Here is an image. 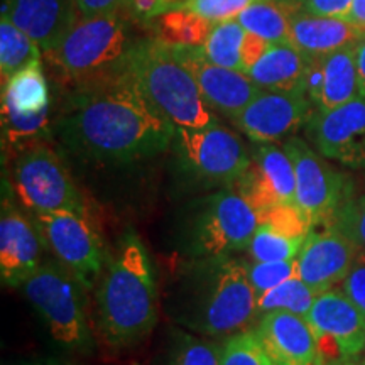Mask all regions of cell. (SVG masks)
<instances>
[{
  "label": "cell",
  "mask_w": 365,
  "mask_h": 365,
  "mask_svg": "<svg viewBox=\"0 0 365 365\" xmlns=\"http://www.w3.org/2000/svg\"><path fill=\"white\" fill-rule=\"evenodd\" d=\"M176 125L145 100L125 71L73 86L54 134L75 158L98 166H129L171 149Z\"/></svg>",
  "instance_id": "1"
},
{
  "label": "cell",
  "mask_w": 365,
  "mask_h": 365,
  "mask_svg": "<svg viewBox=\"0 0 365 365\" xmlns=\"http://www.w3.org/2000/svg\"><path fill=\"white\" fill-rule=\"evenodd\" d=\"M178 325L207 339H228L257 318V296L245 261L232 255L191 257L178 271L170 294Z\"/></svg>",
  "instance_id": "2"
},
{
  "label": "cell",
  "mask_w": 365,
  "mask_h": 365,
  "mask_svg": "<svg viewBox=\"0 0 365 365\" xmlns=\"http://www.w3.org/2000/svg\"><path fill=\"white\" fill-rule=\"evenodd\" d=\"M158 277L144 242L125 232L95 286L93 325L112 349L144 341L158 325Z\"/></svg>",
  "instance_id": "3"
},
{
  "label": "cell",
  "mask_w": 365,
  "mask_h": 365,
  "mask_svg": "<svg viewBox=\"0 0 365 365\" xmlns=\"http://www.w3.org/2000/svg\"><path fill=\"white\" fill-rule=\"evenodd\" d=\"M125 75L176 127L205 129L220 124L193 75L178 61L170 46L143 38L127 61Z\"/></svg>",
  "instance_id": "4"
},
{
  "label": "cell",
  "mask_w": 365,
  "mask_h": 365,
  "mask_svg": "<svg viewBox=\"0 0 365 365\" xmlns=\"http://www.w3.org/2000/svg\"><path fill=\"white\" fill-rule=\"evenodd\" d=\"M140 39L134 21L122 12L80 16L61 43L44 56L73 86H78L122 75Z\"/></svg>",
  "instance_id": "5"
},
{
  "label": "cell",
  "mask_w": 365,
  "mask_h": 365,
  "mask_svg": "<svg viewBox=\"0 0 365 365\" xmlns=\"http://www.w3.org/2000/svg\"><path fill=\"white\" fill-rule=\"evenodd\" d=\"M171 150L182 181L203 190L234 188L252 159L240 137L220 124L176 127Z\"/></svg>",
  "instance_id": "6"
},
{
  "label": "cell",
  "mask_w": 365,
  "mask_h": 365,
  "mask_svg": "<svg viewBox=\"0 0 365 365\" xmlns=\"http://www.w3.org/2000/svg\"><path fill=\"white\" fill-rule=\"evenodd\" d=\"M261 220L235 188L196 200L186 220V245L193 257H217L247 250Z\"/></svg>",
  "instance_id": "7"
},
{
  "label": "cell",
  "mask_w": 365,
  "mask_h": 365,
  "mask_svg": "<svg viewBox=\"0 0 365 365\" xmlns=\"http://www.w3.org/2000/svg\"><path fill=\"white\" fill-rule=\"evenodd\" d=\"M26 298L49 328L53 339L76 350H90L85 287L58 261L43 262L21 286Z\"/></svg>",
  "instance_id": "8"
},
{
  "label": "cell",
  "mask_w": 365,
  "mask_h": 365,
  "mask_svg": "<svg viewBox=\"0 0 365 365\" xmlns=\"http://www.w3.org/2000/svg\"><path fill=\"white\" fill-rule=\"evenodd\" d=\"M17 200L36 213H88L83 195L56 150L39 143L17 153L12 170Z\"/></svg>",
  "instance_id": "9"
},
{
  "label": "cell",
  "mask_w": 365,
  "mask_h": 365,
  "mask_svg": "<svg viewBox=\"0 0 365 365\" xmlns=\"http://www.w3.org/2000/svg\"><path fill=\"white\" fill-rule=\"evenodd\" d=\"M33 220L43 237L44 247L80 281L85 291L93 289L110 254L88 213H36Z\"/></svg>",
  "instance_id": "10"
},
{
  "label": "cell",
  "mask_w": 365,
  "mask_h": 365,
  "mask_svg": "<svg viewBox=\"0 0 365 365\" xmlns=\"http://www.w3.org/2000/svg\"><path fill=\"white\" fill-rule=\"evenodd\" d=\"M282 148L294 166V203L308 217L313 228L331 225L345 198L350 176L335 170L301 137H289Z\"/></svg>",
  "instance_id": "11"
},
{
  "label": "cell",
  "mask_w": 365,
  "mask_h": 365,
  "mask_svg": "<svg viewBox=\"0 0 365 365\" xmlns=\"http://www.w3.org/2000/svg\"><path fill=\"white\" fill-rule=\"evenodd\" d=\"M307 322L325 365L350 362L365 350V314L341 289L318 294Z\"/></svg>",
  "instance_id": "12"
},
{
  "label": "cell",
  "mask_w": 365,
  "mask_h": 365,
  "mask_svg": "<svg viewBox=\"0 0 365 365\" xmlns=\"http://www.w3.org/2000/svg\"><path fill=\"white\" fill-rule=\"evenodd\" d=\"M307 135L323 158L350 170H365V98L314 110L307 122Z\"/></svg>",
  "instance_id": "13"
},
{
  "label": "cell",
  "mask_w": 365,
  "mask_h": 365,
  "mask_svg": "<svg viewBox=\"0 0 365 365\" xmlns=\"http://www.w3.org/2000/svg\"><path fill=\"white\" fill-rule=\"evenodd\" d=\"M0 208V277L9 287H21L43 261L44 242L33 218L14 202V190L2 181Z\"/></svg>",
  "instance_id": "14"
},
{
  "label": "cell",
  "mask_w": 365,
  "mask_h": 365,
  "mask_svg": "<svg viewBox=\"0 0 365 365\" xmlns=\"http://www.w3.org/2000/svg\"><path fill=\"white\" fill-rule=\"evenodd\" d=\"M313 112V103L304 91L261 90L232 122L250 140L266 144L293 137L307 125Z\"/></svg>",
  "instance_id": "15"
},
{
  "label": "cell",
  "mask_w": 365,
  "mask_h": 365,
  "mask_svg": "<svg viewBox=\"0 0 365 365\" xmlns=\"http://www.w3.org/2000/svg\"><path fill=\"white\" fill-rule=\"evenodd\" d=\"M234 188L250 203L259 218L279 205L296 202L294 166L284 148L257 144L247 171Z\"/></svg>",
  "instance_id": "16"
},
{
  "label": "cell",
  "mask_w": 365,
  "mask_h": 365,
  "mask_svg": "<svg viewBox=\"0 0 365 365\" xmlns=\"http://www.w3.org/2000/svg\"><path fill=\"white\" fill-rule=\"evenodd\" d=\"M171 51L178 61L193 75L212 110L230 120L261 93V88L245 73L210 63L205 56L203 46L171 48Z\"/></svg>",
  "instance_id": "17"
},
{
  "label": "cell",
  "mask_w": 365,
  "mask_h": 365,
  "mask_svg": "<svg viewBox=\"0 0 365 365\" xmlns=\"http://www.w3.org/2000/svg\"><path fill=\"white\" fill-rule=\"evenodd\" d=\"M360 249L333 225L309 232L298 254L296 276L319 294L341 284Z\"/></svg>",
  "instance_id": "18"
},
{
  "label": "cell",
  "mask_w": 365,
  "mask_h": 365,
  "mask_svg": "<svg viewBox=\"0 0 365 365\" xmlns=\"http://www.w3.org/2000/svg\"><path fill=\"white\" fill-rule=\"evenodd\" d=\"M2 17L38 43L44 54L61 43L80 12L75 0H4Z\"/></svg>",
  "instance_id": "19"
},
{
  "label": "cell",
  "mask_w": 365,
  "mask_h": 365,
  "mask_svg": "<svg viewBox=\"0 0 365 365\" xmlns=\"http://www.w3.org/2000/svg\"><path fill=\"white\" fill-rule=\"evenodd\" d=\"M255 331L276 365H325L307 318L287 312L259 317Z\"/></svg>",
  "instance_id": "20"
},
{
  "label": "cell",
  "mask_w": 365,
  "mask_h": 365,
  "mask_svg": "<svg viewBox=\"0 0 365 365\" xmlns=\"http://www.w3.org/2000/svg\"><path fill=\"white\" fill-rule=\"evenodd\" d=\"M365 33L349 19L296 12L289 22V44L304 56L317 58L357 44Z\"/></svg>",
  "instance_id": "21"
},
{
  "label": "cell",
  "mask_w": 365,
  "mask_h": 365,
  "mask_svg": "<svg viewBox=\"0 0 365 365\" xmlns=\"http://www.w3.org/2000/svg\"><path fill=\"white\" fill-rule=\"evenodd\" d=\"M309 58L293 44H272L254 68L245 73L259 88L271 91H304Z\"/></svg>",
  "instance_id": "22"
},
{
  "label": "cell",
  "mask_w": 365,
  "mask_h": 365,
  "mask_svg": "<svg viewBox=\"0 0 365 365\" xmlns=\"http://www.w3.org/2000/svg\"><path fill=\"white\" fill-rule=\"evenodd\" d=\"M360 97L355 44L323 58V88L314 110H331Z\"/></svg>",
  "instance_id": "23"
},
{
  "label": "cell",
  "mask_w": 365,
  "mask_h": 365,
  "mask_svg": "<svg viewBox=\"0 0 365 365\" xmlns=\"http://www.w3.org/2000/svg\"><path fill=\"white\" fill-rule=\"evenodd\" d=\"M2 107L24 115L51 108V95L41 59H36L2 83Z\"/></svg>",
  "instance_id": "24"
},
{
  "label": "cell",
  "mask_w": 365,
  "mask_h": 365,
  "mask_svg": "<svg viewBox=\"0 0 365 365\" xmlns=\"http://www.w3.org/2000/svg\"><path fill=\"white\" fill-rule=\"evenodd\" d=\"M215 22L205 19L198 14L176 9L150 21L145 29L150 31L153 39L170 48H200L207 43Z\"/></svg>",
  "instance_id": "25"
},
{
  "label": "cell",
  "mask_w": 365,
  "mask_h": 365,
  "mask_svg": "<svg viewBox=\"0 0 365 365\" xmlns=\"http://www.w3.org/2000/svg\"><path fill=\"white\" fill-rule=\"evenodd\" d=\"M299 12L289 0H261L242 11L235 21L250 34L272 44L289 43L291 16Z\"/></svg>",
  "instance_id": "26"
},
{
  "label": "cell",
  "mask_w": 365,
  "mask_h": 365,
  "mask_svg": "<svg viewBox=\"0 0 365 365\" xmlns=\"http://www.w3.org/2000/svg\"><path fill=\"white\" fill-rule=\"evenodd\" d=\"M41 59V48L19 27L2 17L0 19V75L6 83L22 68Z\"/></svg>",
  "instance_id": "27"
},
{
  "label": "cell",
  "mask_w": 365,
  "mask_h": 365,
  "mask_svg": "<svg viewBox=\"0 0 365 365\" xmlns=\"http://www.w3.org/2000/svg\"><path fill=\"white\" fill-rule=\"evenodd\" d=\"M318 294L317 289L294 276L257 299V318L272 312H287L307 318Z\"/></svg>",
  "instance_id": "28"
},
{
  "label": "cell",
  "mask_w": 365,
  "mask_h": 365,
  "mask_svg": "<svg viewBox=\"0 0 365 365\" xmlns=\"http://www.w3.org/2000/svg\"><path fill=\"white\" fill-rule=\"evenodd\" d=\"M247 31L235 19L215 22L207 43L203 44L205 56L213 65L240 71V48Z\"/></svg>",
  "instance_id": "29"
},
{
  "label": "cell",
  "mask_w": 365,
  "mask_h": 365,
  "mask_svg": "<svg viewBox=\"0 0 365 365\" xmlns=\"http://www.w3.org/2000/svg\"><path fill=\"white\" fill-rule=\"evenodd\" d=\"M331 225L365 252V175L359 180L349 178L345 198Z\"/></svg>",
  "instance_id": "30"
},
{
  "label": "cell",
  "mask_w": 365,
  "mask_h": 365,
  "mask_svg": "<svg viewBox=\"0 0 365 365\" xmlns=\"http://www.w3.org/2000/svg\"><path fill=\"white\" fill-rule=\"evenodd\" d=\"M166 365H222V344L175 330Z\"/></svg>",
  "instance_id": "31"
},
{
  "label": "cell",
  "mask_w": 365,
  "mask_h": 365,
  "mask_svg": "<svg viewBox=\"0 0 365 365\" xmlns=\"http://www.w3.org/2000/svg\"><path fill=\"white\" fill-rule=\"evenodd\" d=\"M304 240L291 239L276 232L266 223H259L254 239L250 240L247 254L254 262H274L296 259Z\"/></svg>",
  "instance_id": "32"
},
{
  "label": "cell",
  "mask_w": 365,
  "mask_h": 365,
  "mask_svg": "<svg viewBox=\"0 0 365 365\" xmlns=\"http://www.w3.org/2000/svg\"><path fill=\"white\" fill-rule=\"evenodd\" d=\"M222 365H276L259 333L247 330L228 336L222 344Z\"/></svg>",
  "instance_id": "33"
},
{
  "label": "cell",
  "mask_w": 365,
  "mask_h": 365,
  "mask_svg": "<svg viewBox=\"0 0 365 365\" xmlns=\"http://www.w3.org/2000/svg\"><path fill=\"white\" fill-rule=\"evenodd\" d=\"M247 269V277L250 286H252L257 299L267 291L274 289L291 277L296 276L298 271V257L289 259V261H274V262H254L245 261Z\"/></svg>",
  "instance_id": "34"
},
{
  "label": "cell",
  "mask_w": 365,
  "mask_h": 365,
  "mask_svg": "<svg viewBox=\"0 0 365 365\" xmlns=\"http://www.w3.org/2000/svg\"><path fill=\"white\" fill-rule=\"evenodd\" d=\"M259 220L279 232V234L291 237V239L307 240L309 232L313 230L312 222L308 220V217L301 212V208L296 203L279 205V207L264 213Z\"/></svg>",
  "instance_id": "35"
},
{
  "label": "cell",
  "mask_w": 365,
  "mask_h": 365,
  "mask_svg": "<svg viewBox=\"0 0 365 365\" xmlns=\"http://www.w3.org/2000/svg\"><path fill=\"white\" fill-rule=\"evenodd\" d=\"M255 2L261 0H181V9L198 14L208 21L220 22L234 19Z\"/></svg>",
  "instance_id": "36"
},
{
  "label": "cell",
  "mask_w": 365,
  "mask_h": 365,
  "mask_svg": "<svg viewBox=\"0 0 365 365\" xmlns=\"http://www.w3.org/2000/svg\"><path fill=\"white\" fill-rule=\"evenodd\" d=\"M176 9H181V0H125L124 6L127 16L143 26Z\"/></svg>",
  "instance_id": "37"
},
{
  "label": "cell",
  "mask_w": 365,
  "mask_h": 365,
  "mask_svg": "<svg viewBox=\"0 0 365 365\" xmlns=\"http://www.w3.org/2000/svg\"><path fill=\"white\" fill-rule=\"evenodd\" d=\"M340 289L365 314V252L362 250L355 257L345 279L341 281Z\"/></svg>",
  "instance_id": "38"
},
{
  "label": "cell",
  "mask_w": 365,
  "mask_h": 365,
  "mask_svg": "<svg viewBox=\"0 0 365 365\" xmlns=\"http://www.w3.org/2000/svg\"><path fill=\"white\" fill-rule=\"evenodd\" d=\"M299 12L317 17L349 19L354 0H293Z\"/></svg>",
  "instance_id": "39"
},
{
  "label": "cell",
  "mask_w": 365,
  "mask_h": 365,
  "mask_svg": "<svg viewBox=\"0 0 365 365\" xmlns=\"http://www.w3.org/2000/svg\"><path fill=\"white\" fill-rule=\"evenodd\" d=\"M271 46L272 43H269V41L259 38L255 34L245 33V38L242 41L240 48V71L247 73L250 68L257 65Z\"/></svg>",
  "instance_id": "40"
},
{
  "label": "cell",
  "mask_w": 365,
  "mask_h": 365,
  "mask_svg": "<svg viewBox=\"0 0 365 365\" xmlns=\"http://www.w3.org/2000/svg\"><path fill=\"white\" fill-rule=\"evenodd\" d=\"M81 17L105 16L124 11L125 0H75Z\"/></svg>",
  "instance_id": "41"
},
{
  "label": "cell",
  "mask_w": 365,
  "mask_h": 365,
  "mask_svg": "<svg viewBox=\"0 0 365 365\" xmlns=\"http://www.w3.org/2000/svg\"><path fill=\"white\" fill-rule=\"evenodd\" d=\"M355 66H357L359 93L365 98V34L355 44Z\"/></svg>",
  "instance_id": "42"
},
{
  "label": "cell",
  "mask_w": 365,
  "mask_h": 365,
  "mask_svg": "<svg viewBox=\"0 0 365 365\" xmlns=\"http://www.w3.org/2000/svg\"><path fill=\"white\" fill-rule=\"evenodd\" d=\"M349 21L365 33V0H354L352 9H350Z\"/></svg>",
  "instance_id": "43"
},
{
  "label": "cell",
  "mask_w": 365,
  "mask_h": 365,
  "mask_svg": "<svg viewBox=\"0 0 365 365\" xmlns=\"http://www.w3.org/2000/svg\"><path fill=\"white\" fill-rule=\"evenodd\" d=\"M335 365H355L352 362H344V364H335Z\"/></svg>",
  "instance_id": "44"
}]
</instances>
